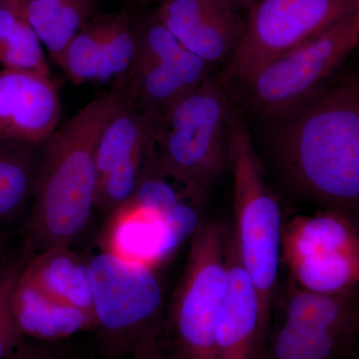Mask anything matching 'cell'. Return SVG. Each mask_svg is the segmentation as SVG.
<instances>
[{"instance_id":"1","label":"cell","mask_w":359,"mask_h":359,"mask_svg":"<svg viewBox=\"0 0 359 359\" xmlns=\"http://www.w3.org/2000/svg\"><path fill=\"white\" fill-rule=\"evenodd\" d=\"M127 83L90 101L43 143L22 252L71 245L95 210L96 148L104 127L128 100Z\"/></svg>"},{"instance_id":"2","label":"cell","mask_w":359,"mask_h":359,"mask_svg":"<svg viewBox=\"0 0 359 359\" xmlns=\"http://www.w3.org/2000/svg\"><path fill=\"white\" fill-rule=\"evenodd\" d=\"M278 154L304 195L337 211L359 200V88L355 80L327 85L283 115Z\"/></svg>"},{"instance_id":"3","label":"cell","mask_w":359,"mask_h":359,"mask_svg":"<svg viewBox=\"0 0 359 359\" xmlns=\"http://www.w3.org/2000/svg\"><path fill=\"white\" fill-rule=\"evenodd\" d=\"M229 160L233 180V235L241 263L256 287L262 321L269 332L282 256V212L266 185L244 119L231 112Z\"/></svg>"},{"instance_id":"4","label":"cell","mask_w":359,"mask_h":359,"mask_svg":"<svg viewBox=\"0 0 359 359\" xmlns=\"http://www.w3.org/2000/svg\"><path fill=\"white\" fill-rule=\"evenodd\" d=\"M230 116L223 85L208 75L158 120L146 165L208 193L230 166Z\"/></svg>"},{"instance_id":"5","label":"cell","mask_w":359,"mask_h":359,"mask_svg":"<svg viewBox=\"0 0 359 359\" xmlns=\"http://www.w3.org/2000/svg\"><path fill=\"white\" fill-rule=\"evenodd\" d=\"M97 348L100 358L125 359L164 330V292L148 264L101 250L88 259Z\"/></svg>"},{"instance_id":"6","label":"cell","mask_w":359,"mask_h":359,"mask_svg":"<svg viewBox=\"0 0 359 359\" xmlns=\"http://www.w3.org/2000/svg\"><path fill=\"white\" fill-rule=\"evenodd\" d=\"M228 226L202 222L165 316L163 344L174 359H215L217 323L228 285Z\"/></svg>"},{"instance_id":"7","label":"cell","mask_w":359,"mask_h":359,"mask_svg":"<svg viewBox=\"0 0 359 359\" xmlns=\"http://www.w3.org/2000/svg\"><path fill=\"white\" fill-rule=\"evenodd\" d=\"M359 44V13L259 68L245 80L250 106L283 116L327 87Z\"/></svg>"},{"instance_id":"8","label":"cell","mask_w":359,"mask_h":359,"mask_svg":"<svg viewBox=\"0 0 359 359\" xmlns=\"http://www.w3.org/2000/svg\"><path fill=\"white\" fill-rule=\"evenodd\" d=\"M359 13V0H256L228 74L245 82L259 68Z\"/></svg>"},{"instance_id":"9","label":"cell","mask_w":359,"mask_h":359,"mask_svg":"<svg viewBox=\"0 0 359 359\" xmlns=\"http://www.w3.org/2000/svg\"><path fill=\"white\" fill-rule=\"evenodd\" d=\"M130 91L97 143L95 209L106 218L133 197L159 120L139 107Z\"/></svg>"},{"instance_id":"10","label":"cell","mask_w":359,"mask_h":359,"mask_svg":"<svg viewBox=\"0 0 359 359\" xmlns=\"http://www.w3.org/2000/svg\"><path fill=\"white\" fill-rule=\"evenodd\" d=\"M238 0H164L155 20L208 65L230 61L244 33Z\"/></svg>"},{"instance_id":"11","label":"cell","mask_w":359,"mask_h":359,"mask_svg":"<svg viewBox=\"0 0 359 359\" xmlns=\"http://www.w3.org/2000/svg\"><path fill=\"white\" fill-rule=\"evenodd\" d=\"M228 285L215 337V359H259L268 330L256 287L241 263L233 229L226 231Z\"/></svg>"},{"instance_id":"12","label":"cell","mask_w":359,"mask_h":359,"mask_svg":"<svg viewBox=\"0 0 359 359\" xmlns=\"http://www.w3.org/2000/svg\"><path fill=\"white\" fill-rule=\"evenodd\" d=\"M60 96L50 74L0 69V139L43 143L56 129Z\"/></svg>"},{"instance_id":"13","label":"cell","mask_w":359,"mask_h":359,"mask_svg":"<svg viewBox=\"0 0 359 359\" xmlns=\"http://www.w3.org/2000/svg\"><path fill=\"white\" fill-rule=\"evenodd\" d=\"M348 254H359V236L346 212L332 210L295 217L283 228L282 256L287 264L330 261Z\"/></svg>"},{"instance_id":"14","label":"cell","mask_w":359,"mask_h":359,"mask_svg":"<svg viewBox=\"0 0 359 359\" xmlns=\"http://www.w3.org/2000/svg\"><path fill=\"white\" fill-rule=\"evenodd\" d=\"M101 235L100 250L156 268L173 255L159 216L130 199L108 218Z\"/></svg>"},{"instance_id":"15","label":"cell","mask_w":359,"mask_h":359,"mask_svg":"<svg viewBox=\"0 0 359 359\" xmlns=\"http://www.w3.org/2000/svg\"><path fill=\"white\" fill-rule=\"evenodd\" d=\"M13 309L21 332L28 339L59 341L94 327L93 314L47 294L22 271L14 287Z\"/></svg>"},{"instance_id":"16","label":"cell","mask_w":359,"mask_h":359,"mask_svg":"<svg viewBox=\"0 0 359 359\" xmlns=\"http://www.w3.org/2000/svg\"><path fill=\"white\" fill-rule=\"evenodd\" d=\"M43 143L0 139V233L11 236L25 228Z\"/></svg>"},{"instance_id":"17","label":"cell","mask_w":359,"mask_h":359,"mask_svg":"<svg viewBox=\"0 0 359 359\" xmlns=\"http://www.w3.org/2000/svg\"><path fill=\"white\" fill-rule=\"evenodd\" d=\"M283 321L311 332L356 337L359 330L358 292L320 294L290 282L282 299Z\"/></svg>"},{"instance_id":"18","label":"cell","mask_w":359,"mask_h":359,"mask_svg":"<svg viewBox=\"0 0 359 359\" xmlns=\"http://www.w3.org/2000/svg\"><path fill=\"white\" fill-rule=\"evenodd\" d=\"M70 247L42 250L28 259L22 273L54 299L93 314L89 261Z\"/></svg>"},{"instance_id":"19","label":"cell","mask_w":359,"mask_h":359,"mask_svg":"<svg viewBox=\"0 0 359 359\" xmlns=\"http://www.w3.org/2000/svg\"><path fill=\"white\" fill-rule=\"evenodd\" d=\"M89 0H26L25 16L42 46L58 65L71 40L86 25Z\"/></svg>"},{"instance_id":"20","label":"cell","mask_w":359,"mask_h":359,"mask_svg":"<svg viewBox=\"0 0 359 359\" xmlns=\"http://www.w3.org/2000/svg\"><path fill=\"white\" fill-rule=\"evenodd\" d=\"M355 346L356 337L311 332L282 321L259 359H358Z\"/></svg>"},{"instance_id":"21","label":"cell","mask_w":359,"mask_h":359,"mask_svg":"<svg viewBox=\"0 0 359 359\" xmlns=\"http://www.w3.org/2000/svg\"><path fill=\"white\" fill-rule=\"evenodd\" d=\"M26 0H0V65L50 74L43 46L25 16Z\"/></svg>"},{"instance_id":"22","label":"cell","mask_w":359,"mask_h":359,"mask_svg":"<svg viewBox=\"0 0 359 359\" xmlns=\"http://www.w3.org/2000/svg\"><path fill=\"white\" fill-rule=\"evenodd\" d=\"M135 61H155L169 66L192 89L211 74V65L189 51L155 18L138 32Z\"/></svg>"},{"instance_id":"23","label":"cell","mask_w":359,"mask_h":359,"mask_svg":"<svg viewBox=\"0 0 359 359\" xmlns=\"http://www.w3.org/2000/svg\"><path fill=\"white\" fill-rule=\"evenodd\" d=\"M110 20L85 25L71 40L58 65L75 84L98 82L104 42Z\"/></svg>"},{"instance_id":"24","label":"cell","mask_w":359,"mask_h":359,"mask_svg":"<svg viewBox=\"0 0 359 359\" xmlns=\"http://www.w3.org/2000/svg\"><path fill=\"white\" fill-rule=\"evenodd\" d=\"M138 47V32L128 18L117 16L110 20V28L104 42L98 82L116 79L117 85L128 81Z\"/></svg>"},{"instance_id":"25","label":"cell","mask_w":359,"mask_h":359,"mask_svg":"<svg viewBox=\"0 0 359 359\" xmlns=\"http://www.w3.org/2000/svg\"><path fill=\"white\" fill-rule=\"evenodd\" d=\"M28 259L22 252L16 261L0 266V359L8 358L25 339L14 316L13 294Z\"/></svg>"},{"instance_id":"26","label":"cell","mask_w":359,"mask_h":359,"mask_svg":"<svg viewBox=\"0 0 359 359\" xmlns=\"http://www.w3.org/2000/svg\"><path fill=\"white\" fill-rule=\"evenodd\" d=\"M54 342L25 337L6 359H97L56 346Z\"/></svg>"},{"instance_id":"27","label":"cell","mask_w":359,"mask_h":359,"mask_svg":"<svg viewBox=\"0 0 359 359\" xmlns=\"http://www.w3.org/2000/svg\"><path fill=\"white\" fill-rule=\"evenodd\" d=\"M131 358L132 359H174L171 354L168 353L161 339L141 346L131 354Z\"/></svg>"},{"instance_id":"28","label":"cell","mask_w":359,"mask_h":359,"mask_svg":"<svg viewBox=\"0 0 359 359\" xmlns=\"http://www.w3.org/2000/svg\"><path fill=\"white\" fill-rule=\"evenodd\" d=\"M238 1L240 2L242 6H248L250 7V4L256 1V0H238Z\"/></svg>"},{"instance_id":"29","label":"cell","mask_w":359,"mask_h":359,"mask_svg":"<svg viewBox=\"0 0 359 359\" xmlns=\"http://www.w3.org/2000/svg\"><path fill=\"white\" fill-rule=\"evenodd\" d=\"M9 237H11V236L4 235V233H0V245L4 244V243L6 242L7 238H8Z\"/></svg>"},{"instance_id":"30","label":"cell","mask_w":359,"mask_h":359,"mask_svg":"<svg viewBox=\"0 0 359 359\" xmlns=\"http://www.w3.org/2000/svg\"><path fill=\"white\" fill-rule=\"evenodd\" d=\"M143 1H164V0H143Z\"/></svg>"}]
</instances>
